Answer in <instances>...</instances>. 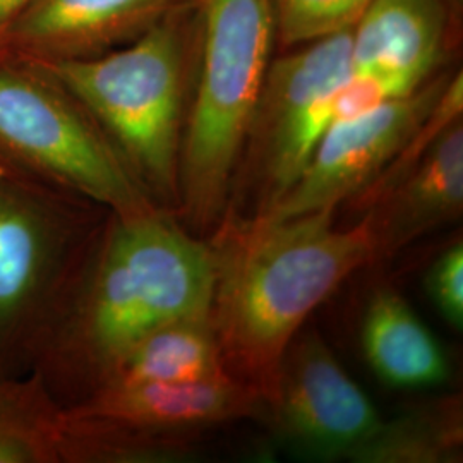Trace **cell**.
<instances>
[{"mask_svg":"<svg viewBox=\"0 0 463 463\" xmlns=\"http://www.w3.org/2000/svg\"><path fill=\"white\" fill-rule=\"evenodd\" d=\"M218 277L213 242L172 210L110 213L36 348L32 369L69 407L99 390L151 331L212 317Z\"/></svg>","mask_w":463,"mask_h":463,"instance_id":"1","label":"cell"},{"mask_svg":"<svg viewBox=\"0 0 463 463\" xmlns=\"http://www.w3.org/2000/svg\"><path fill=\"white\" fill-rule=\"evenodd\" d=\"M335 212L287 220L225 216L216 227L212 323L229 374L265 403L306 319L354 271L378 261L369 216L336 227Z\"/></svg>","mask_w":463,"mask_h":463,"instance_id":"2","label":"cell"},{"mask_svg":"<svg viewBox=\"0 0 463 463\" xmlns=\"http://www.w3.org/2000/svg\"><path fill=\"white\" fill-rule=\"evenodd\" d=\"M196 14L198 2L168 14L122 47L40 66L93 117L151 199L172 212L179 201Z\"/></svg>","mask_w":463,"mask_h":463,"instance_id":"3","label":"cell"},{"mask_svg":"<svg viewBox=\"0 0 463 463\" xmlns=\"http://www.w3.org/2000/svg\"><path fill=\"white\" fill-rule=\"evenodd\" d=\"M198 74L179 158L175 213L193 232L225 215L232 179L277 43L271 0H198Z\"/></svg>","mask_w":463,"mask_h":463,"instance_id":"4","label":"cell"},{"mask_svg":"<svg viewBox=\"0 0 463 463\" xmlns=\"http://www.w3.org/2000/svg\"><path fill=\"white\" fill-rule=\"evenodd\" d=\"M109 210L0 158V378L32 369Z\"/></svg>","mask_w":463,"mask_h":463,"instance_id":"5","label":"cell"},{"mask_svg":"<svg viewBox=\"0 0 463 463\" xmlns=\"http://www.w3.org/2000/svg\"><path fill=\"white\" fill-rule=\"evenodd\" d=\"M0 158L110 213L160 208L83 105L36 64L0 59Z\"/></svg>","mask_w":463,"mask_h":463,"instance_id":"6","label":"cell"},{"mask_svg":"<svg viewBox=\"0 0 463 463\" xmlns=\"http://www.w3.org/2000/svg\"><path fill=\"white\" fill-rule=\"evenodd\" d=\"M266 412L258 390L232 376L109 384L64 407L66 463L183 460L193 430Z\"/></svg>","mask_w":463,"mask_h":463,"instance_id":"7","label":"cell"},{"mask_svg":"<svg viewBox=\"0 0 463 463\" xmlns=\"http://www.w3.org/2000/svg\"><path fill=\"white\" fill-rule=\"evenodd\" d=\"M352 28L271 59L232 185L260 215L296 183L331 126L333 91L350 72ZM231 185V189H232Z\"/></svg>","mask_w":463,"mask_h":463,"instance_id":"8","label":"cell"},{"mask_svg":"<svg viewBox=\"0 0 463 463\" xmlns=\"http://www.w3.org/2000/svg\"><path fill=\"white\" fill-rule=\"evenodd\" d=\"M265 415L283 445L316 460L352 462L383 422L315 331H298L285 350Z\"/></svg>","mask_w":463,"mask_h":463,"instance_id":"9","label":"cell"},{"mask_svg":"<svg viewBox=\"0 0 463 463\" xmlns=\"http://www.w3.org/2000/svg\"><path fill=\"white\" fill-rule=\"evenodd\" d=\"M449 78L434 74L403 99L330 126L296 183L263 213L250 218L287 220L357 198L428 120Z\"/></svg>","mask_w":463,"mask_h":463,"instance_id":"10","label":"cell"},{"mask_svg":"<svg viewBox=\"0 0 463 463\" xmlns=\"http://www.w3.org/2000/svg\"><path fill=\"white\" fill-rule=\"evenodd\" d=\"M198 0H34L0 40V59L53 64L97 57Z\"/></svg>","mask_w":463,"mask_h":463,"instance_id":"11","label":"cell"},{"mask_svg":"<svg viewBox=\"0 0 463 463\" xmlns=\"http://www.w3.org/2000/svg\"><path fill=\"white\" fill-rule=\"evenodd\" d=\"M463 212V122L449 124L417 165L369 206L378 260L409 246L424 233L460 218Z\"/></svg>","mask_w":463,"mask_h":463,"instance_id":"12","label":"cell"},{"mask_svg":"<svg viewBox=\"0 0 463 463\" xmlns=\"http://www.w3.org/2000/svg\"><path fill=\"white\" fill-rule=\"evenodd\" d=\"M447 0H371L352 26L350 72L397 71L432 78L455 23Z\"/></svg>","mask_w":463,"mask_h":463,"instance_id":"13","label":"cell"},{"mask_svg":"<svg viewBox=\"0 0 463 463\" xmlns=\"http://www.w3.org/2000/svg\"><path fill=\"white\" fill-rule=\"evenodd\" d=\"M361 340L367 363L392 388L419 390L447 381L445 352L395 290L383 288L369 300Z\"/></svg>","mask_w":463,"mask_h":463,"instance_id":"14","label":"cell"},{"mask_svg":"<svg viewBox=\"0 0 463 463\" xmlns=\"http://www.w3.org/2000/svg\"><path fill=\"white\" fill-rule=\"evenodd\" d=\"M223 376L231 374L223 363L212 317H187L146 335L120 361L103 386L146 381L215 380Z\"/></svg>","mask_w":463,"mask_h":463,"instance_id":"15","label":"cell"},{"mask_svg":"<svg viewBox=\"0 0 463 463\" xmlns=\"http://www.w3.org/2000/svg\"><path fill=\"white\" fill-rule=\"evenodd\" d=\"M0 463H64V405L33 369L0 378Z\"/></svg>","mask_w":463,"mask_h":463,"instance_id":"16","label":"cell"},{"mask_svg":"<svg viewBox=\"0 0 463 463\" xmlns=\"http://www.w3.org/2000/svg\"><path fill=\"white\" fill-rule=\"evenodd\" d=\"M462 449V398L445 397L383 420L352 462L457 463Z\"/></svg>","mask_w":463,"mask_h":463,"instance_id":"17","label":"cell"},{"mask_svg":"<svg viewBox=\"0 0 463 463\" xmlns=\"http://www.w3.org/2000/svg\"><path fill=\"white\" fill-rule=\"evenodd\" d=\"M371 0H271L277 43L283 49L350 30Z\"/></svg>","mask_w":463,"mask_h":463,"instance_id":"18","label":"cell"},{"mask_svg":"<svg viewBox=\"0 0 463 463\" xmlns=\"http://www.w3.org/2000/svg\"><path fill=\"white\" fill-rule=\"evenodd\" d=\"M428 296L455 330L463 328V246L453 244L430 265L426 277Z\"/></svg>","mask_w":463,"mask_h":463,"instance_id":"19","label":"cell"},{"mask_svg":"<svg viewBox=\"0 0 463 463\" xmlns=\"http://www.w3.org/2000/svg\"><path fill=\"white\" fill-rule=\"evenodd\" d=\"M34 0H0V40L9 26L26 11Z\"/></svg>","mask_w":463,"mask_h":463,"instance_id":"20","label":"cell"},{"mask_svg":"<svg viewBox=\"0 0 463 463\" xmlns=\"http://www.w3.org/2000/svg\"><path fill=\"white\" fill-rule=\"evenodd\" d=\"M448 7L451 9L453 16L457 19V16H462V5L463 0H447Z\"/></svg>","mask_w":463,"mask_h":463,"instance_id":"21","label":"cell"}]
</instances>
